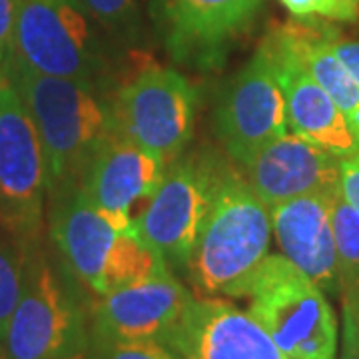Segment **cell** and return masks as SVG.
<instances>
[{
    "label": "cell",
    "instance_id": "4",
    "mask_svg": "<svg viewBox=\"0 0 359 359\" xmlns=\"http://www.w3.org/2000/svg\"><path fill=\"white\" fill-rule=\"evenodd\" d=\"M70 278L48 259L42 242L26 248L22 292L0 359H86L90 311Z\"/></svg>",
    "mask_w": 359,
    "mask_h": 359
},
{
    "label": "cell",
    "instance_id": "16",
    "mask_svg": "<svg viewBox=\"0 0 359 359\" xmlns=\"http://www.w3.org/2000/svg\"><path fill=\"white\" fill-rule=\"evenodd\" d=\"M335 190L304 194L269 210L273 236L283 256L325 294L339 295L341 278L330 214Z\"/></svg>",
    "mask_w": 359,
    "mask_h": 359
},
{
    "label": "cell",
    "instance_id": "25",
    "mask_svg": "<svg viewBox=\"0 0 359 359\" xmlns=\"http://www.w3.org/2000/svg\"><path fill=\"white\" fill-rule=\"evenodd\" d=\"M339 190L359 212V152L339 160Z\"/></svg>",
    "mask_w": 359,
    "mask_h": 359
},
{
    "label": "cell",
    "instance_id": "8",
    "mask_svg": "<svg viewBox=\"0 0 359 359\" xmlns=\"http://www.w3.org/2000/svg\"><path fill=\"white\" fill-rule=\"evenodd\" d=\"M222 166L196 156H178L168 164L158 190L134 219V231L168 266H186L204 226Z\"/></svg>",
    "mask_w": 359,
    "mask_h": 359
},
{
    "label": "cell",
    "instance_id": "21",
    "mask_svg": "<svg viewBox=\"0 0 359 359\" xmlns=\"http://www.w3.org/2000/svg\"><path fill=\"white\" fill-rule=\"evenodd\" d=\"M86 359H176L162 341H124L90 335Z\"/></svg>",
    "mask_w": 359,
    "mask_h": 359
},
{
    "label": "cell",
    "instance_id": "1",
    "mask_svg": "<svg viewBox=\"0 0 359 359\" xmlns=\"http://www.w3.org/2000/svg\"><path fill=\"white\" fill-rule=\"evenodd\" d=\"M39 132L48 198L76 188L92 158L114 134L110 106L92 86L36 72L18 58L4 66Z\"/></svg>",
    "mask_w": 359,
    "mask_h": 359
},
{
    "label": "cell",
    "instance_id": "14",
    "mask_svg": "<svg viewBox=\"0 0 359 359\" xmlns=\"http://www.w3.org/2000/svg\"><path fill=\"white\" fill-rule=\"evenodd\" d=\"M339 156L285 130L252 156L242 168V176L273 208L304 194L335 190L339 186Z\"/></svg>",
    "mask_w": 359,
    "mask_h": 359
},
{
    "label": "cell",
    "instance_id": "15",
    "mask_svg": "<svg viewBox=\"0 0 359 359\" xmlns=\"http://www.w3.org/2000/svg\"><path fill=\"white\" fill-rule=\"evenodd\" d=\"M259 46L268 52L271 68L282 86L287 128L339 158L359 152V142L347 116L309 76L282 40L269 32Z\"/></svg>",
    "mask_w": 359,
    "mask_h": 359
},
{
    "label": "cell",
    "instance_id": "17",
    "mask_svg": "<svg viewBox=\"0 0 359 359\" xmlns=\"http://www.w3.org/2000/svg\"><path fill=\"white\" fill-rule=\"evenodd\" d=\"M264 0H164L168 42L178 56H210L254 20Z\"/></svg>",
    "mask_w": 359,
    "mask_h": 359
},
{
    "label": "cell",
    "instance_id": "13",
    "mask_svg": "<svg viewBox=\"0 0 359 359\" xmlns=\"http://www.w3.org/2000/svg\"><path fill=\"white\" fill-rule=\"evenodd\" d=\"M166 168V160L114 132L92 158L80 190L106 218L134 228L136 208L150 202Z\"/></svg>",
    "mask_w": 359,
    "mask_h": 359
},
{
    "label": "cell",
    "instance_id": "18",
    "mask_svg": "<svg viewBox=\"0 0 359 359\" xmlns=\"http://www.w3.org/2000/svg\"><path fill=\"white\" fill-rule=\"evenodd\" d=\"M297 62L351 120L359 114V86L334 50V30L313 22H287L273 30Z\"/></svg>",
    "mask_w": 359,
    "mask_h": 359
},
{
    "label": "cell",
    "instance_id": "19",
    "mask_svg": "<svg viewBox=\"0 0 359 359\" xmlns=\"http://www.w3.org/2000/svg\"><path fill=\"white\" fill-rule=\"evenodd\" d=\"M332 230L339 264L341 290L359 285V212L337 188L332 198Z\"/></svg>",
    "mask_w": 359,
    "mask_h": 359
},
{
    "label": "cell",
    "instance_id": "3",
    "mask_svg": "<svg viewBox=\"0 0 359 359\" xmlns=\"http://www.w3.org/2000/svg\"><path fill=\"white\" fill-rule=\"evenodd\" d=\"M50 202L52 244L70 276L94 295L102 297L170 269L134 228L106 218L80 186L54 194Z\"/></svg>",
    "mask_w": 359,
    "mask_h": 359
},
{
    "label": "cell",
    "instance_id": "26",
    "mask_svg": "<svg viewBox=\"0 0 359 359\" xmlns=\"http://www.w3.org/2000/svg\"><path fill=\"white\" fill-rule=\"evenodd\" d=\"M334 50L341 65L346 66L349 76L355 80L359 86V40H339L334 39Z\"/></svg>",
    "mask_w": 359,
    "mask_h": 359
},
{
    "label": "cell",
    "instance_id": "28",
    "mask_svg": "<svg viewBox=\"0 0 359 359\" xmlns=\"http://www.w3.org/2000/svg\"><path fill=\"white\" fill-rule=\"evenodd\" d=\"M341 304H344V316L355 325L359 332V285L341 290Z\"/></svg>",
    "mask_w": 359,
    "mask_h": 359
},
{
    "label": "cell",
    "instance_id": "22",
    "mask_svg": "<svg viewBox=\"0 0 359 359\" xmlns=\"http://www.w3.org/2000/svg\"><path fill=\"white\" fill-rule=\"evenodd\" d=\"M297 18L321 16L330 20H355L359 6L349 0H280Z\"/></svg>",
    "mask_w": 359,
    "mask_h": 359
},
{
    "label": "cell",
    "instance_id": "6",
    "mask_svg": "<svg viewBox=\"0 0 359 359\" xmlns=\"http://www.w3.org/2000/svg\"><path fill=\"white\" fill-rule=\"evenodd\" d=\"M46 196L39 132L18 90L0 70V228L25 250L42 242Z\"/></svg>",
    "mask_w": 359,
    "mask_h": 359
},
{
    "label": "cell",
    "instance_id": "11",
    "mask_svg": "<svg viewBox=\"0 0 359 359\" xmlns=\"http://www.w3.org/2000/svg\"><path fill=\"white\" fill-rule=\"evenodd\" d=\"M164 344L184 359H292L248 311L219 297H194Z\"/></svg>",
    "mask_w": 359,
    "mask_h": 359
},
{
    "label": "cell",
    "instance_id": "10",
    "mask_svg": "<svg viewBox=\"0 0 359 359\" xmlns=\"http://www.w3.org/2000/svg\"><path fill=\"white\" fill-rule=\"evenodd\" d=\"M287 130L282 86L262 46L231 80L216 110V134L226 154L242 168L262 146Z\"/></svg>",
    "mask_w": 359,
    "mask_h": 359
},
{
    "label": "cell",
    "instance_id": "30",
    "mask_svg": "<svg viewBox=\"0 0 359 359\" xmlns=\"http://www.w3.org/2000/svg\"><path fill=\"white\" fill-rule=\"evenodd\" d=\"M349 2H353L355 6H359V0H349Z\"/></svg>",
    "mask_w": 359,
    "mask_h": 359
},
{
    "label": "cell",
    "instance_id": "9",
    "mask_svg": "<svg viewBox=\"0 0 359 359\" xmlns=\"http://www.w3.org/2000/svg\"><path fill=\"white\" fill-rule=\"evenodd\" d=\"M90 20L80 0H20L14 58L94 88L100 54Z\"/></svg>",
    "mask_w": 359,
    "mask_h": 359
},
{
    "label": "cell",
    "instance_id": "12",
    "mask_svg": "<svg viewBox=\"0 0 359 359\" xmlns=\"http://www.w3.org/2000/svg\"><path fill=\"white\" fill-rule=\"evenodd\" d=\"M192 299L190 290L170 269L160 271L102 295L90 309V335L164 344Z\"/></svg>",
    "mask_w": 359,
    "mask_h": 359
},
{
    "label": "cell",
    "instance_id": "20",
    "mask_svg": "<svg viewBox=\"0 0 359 359\" xmlns=\"http://www.w3.org/2000/svg\"><path fill=\"white\" fill-rule=\"evenodd\" d=\"M25 248L0 228V358L6 330L22 292Z\"/></svg>",
    "mask_w": 359,
    "mask_h": 359
},
{
    "label": "cell",
    "instance_id": "5",
    "mask_svg": "<svg viewBox=\"0 0 359 359\" xmlns=\"http://www.w3.org/2000/svg\"><path fill=\"white\" fill-rule=\"evenodd\" d=\"M242 299L285 355L335 359L337 318L327 294L283 254L264 259Z\"/></svg>",
    "mask_w": 359,
    "mask_h": 359
},
{
    "label": "cell",
    "instance_id": "2",
    "mask_svg": "<svg viewBox=\"0 0 359 359\" xmlns=\"http://www.w3.org/2000/svg\"><path fill=\"white\" fill-rule=\"evenodd\" d=\"M271 236L269 205L244 176L222 166L204 226L184 268L200 292L242 297L269 256Z\"/></svg>",
    "mask_w": 359,
    "mask_h": 359
},
{
    "label": "cell",
    "instance_id": "7",
    "mask_svg": "<svg viewBox=\"0 0 359 359\" xmlns=\"http://www.w3.org/2000/svg\"><path fill=\"white\" fill-rule=\"evenodd\" d=\"M110 114L116 134L170 164L192 138L196 92L178 70L148 66L118 90Z\"/></svg>",
    "mask_w": 359,
    "mask_h": 359
},
{
    "label": "cell",
    "instance_id": "27",
    "mask_svg": "<svg viewBox=\"0 0 359 359\" xmlns=\"http://www.w3.org/2000/svg\"><path fill=\"white\" fill-rule=\"evenodd\" d=\"M339 359H359V332L346 316H344V341H341Z\"/></svg>",
    "mask_w": 359,
    "mask_h": 359
},
{
    "label": "cell",
    "instance_id": "23",
    "mask_svg": "<svg viewBox=\"0 0 359 359\" xmlns=\"http://www.w3.org/2000/svg\"><path fill=\"white\" fill-rule=\"evenodd\" d=\"M92 20L108 28L120 30L134 20L136 0H80Z\"/></svg>",
    "mask_w": 359,
    "mask_h": 359
},
{
    "label": "cell",
    "instance_id": "31",
    "mask_svg": "<svg viewBox=\"0 0 359 359\" xmlns=\"http://www.w3.org/2000/svg\"><path fill=\"white\" fill-rule=\"evenodd\" d=\"M174 353H176V351H174ZM176 359H184V358H182V355H178V353H176Z\"/></svg>",
    "mask_w": 359,
    "mask_h": 359
},
{
    "label": "cell",
    "instance_id": "24",
    "mask_svg": "<svg viewBox=\"0 0 359 359\" xmlns=\"http://www.w3.org/2000/svg\"><path fill=\"white\" fill-rule=\"evenodd\" d=\"M20 0H0V70L14 56V34Z\"/></svg>",
    "mask_w": 359,
    "mask_h": 359
},
{
    "label": "cell",
    "instance_id": "29",
    "mask_svg": "<svg viewBox=\"0 0 359 359\" xmlns=\"http://www.w3.org/2000/svg\"><path fill=\"white\" fill-rule=\"evenodd\" d=\"M349 126H351V130H353V134H355V138L359 142V114H355L349 120Z\"/></svg>",
    "mask_w": 359,
    "mask_h": 359
}]
</instances>
